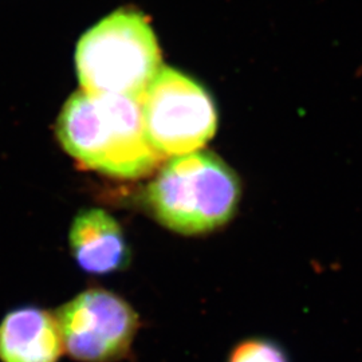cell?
<instances>
[{"label": "cell", "instance_id": "cell-6", "mask_svg": "<svg viewBox=\"0 0 362 362\" xmlns=\"http://www.w3.org/2000/svg\"><path fill=\"white\" fill-rule=\"evenodd\" d=\"M64 350L57 315L50 311L23 306L0 321V362H58Z\"/></svg>", "mask_w": 362, "mask_h": 362}, {"label": "cell", "instance_id": "cell-1", "mask_svg": "<svg viewBox=\"0 0 362 362\" xmlns=\"http://www.w3.org/2000/svg\"><path fill=\"white\" fill-rule=\"evenodd\" d=\"M57 136L81 165L115 177H145L164 160L146 139L133 97L74 93L58 117Z\"/></svg>", "mask_w": 362, "mask_h": 362}, {"label": "cell", "instance_id": "cell-5", "mask_svg": "<svg viewBox=\"0 0 362 362\" xmlns=\"http://www.w3.org/2000/svg\"><path fill=\"white\" fill-rule=\"evenodd\" d=\"M65 350L79 362H116L129 353L139 317L105 288H89L57 311Z\"/></svg>", "mask_w": 362, "mask_h": 362}, {"label": "cell", "instance_id": "cell-3", "mask_svg": "<svg viewBox=\"0 0 362 362\" xmlns=\"http://www.w3.org/2000/svg\"><path fill=\"white\" fill-rule=\"evenodd\" d=\"M76 65L82 90L137 100L163 66L145 16L125 10L106 16L79 39Z\"/></svg>", "mask_w": 362, "mask_h": 362}, {"label": "cell", "instance_id": "cell-2", "mask_svg": "<svg viewBox=\"0 0 362 362\" xmlns=\"http://www.w3.org/2000/svg\"><path fill=\"white\" fill-rule=\"evenodd\" d=\"M240 196L235 170L218 156L197 151L170 158L146 187L144 200L165 228L203 235L233 219Z\"/></svg>", "mask_w": 362, "mask_h": 362}, {"label": "cell", "instance_id": "cell-4", "mask_svg": "<svg viewBox=\"0 0 362 362\" xmlns=\"http://www.w3.org/2000/svg\"><path fill=\"white\" fill-rule=\"evenodd\" d=\"M140 106L146 139L164 158L197 152L216 133L218 115L211 97L167 66L151 81Z\"/></svg>", "mask_w": 362, "mask_h": 362}, {"label": "cell", "instance_id": "cell-8", "mask_svg": "<svg viewBox=\"0 0 362 362\" xmlns=\"http://www.w3.org/2000/svg\"><path fill=\"white\" fill-rule=\"evenodd\" d=\"M228 362H290L285 349L266 338H250L233 348Z\"/></svg>", "mask_w": 362, "mask_h": 362}, {"label": "cell", "instance_id": "cell-7", "mask_svg": "<svg viewBox=\"0 0 362 362\" xmlns=\"http://www.w3.org/2000/svg\"><path fill=\"white\" fill-rule=\"evenodd\" d=\"M69 243L78 266L91 274L118 272L129 263V246L121 226L100 208L78 214L70 227Z\"/></svg>", "mask_w": 362, "mask_h": 362}]
</instances>
